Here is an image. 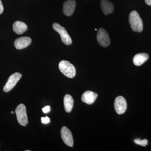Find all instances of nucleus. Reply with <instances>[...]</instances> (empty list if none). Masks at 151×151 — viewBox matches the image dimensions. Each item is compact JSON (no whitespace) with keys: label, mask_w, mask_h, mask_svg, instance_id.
<instances>
[{"label":"nucleus","mask_w":151,"mask_h":151,"mask_svg":"<svg viewBox=\"0 0 151 151\" xmlns=\"http://www.w3.org/2000/svg\"><path fill=\"white\" fill-rule=\"evenodd\" d=\"M129 22L130 26L134 31L138 32L142 31V20L137 11H133L130 13L129 16Z\"/></svg>","instance_id":"obj_1"},{"label":"nucleus","mask_w":151,"mask_h":151,"mask_svg":"<svg viewBox=\"0 0 151 151\" xmlns=\"http://www.w3.org/2000/svg\"><path fill=\"white\" fill-rule=\"evenodd\" d=\"M59 68L62 73L69 78H73L76 75L75 67L66 60H62L59 63Z\"/></svg>","instance_id":"obj_2"},{"label":"nucleus","mask_w":151,"mask_h":151,"mask_svg":"<svg viewBox=\"0 0 151 151\" xmlns=\"http://www.w3.org/2000/svg\"><path fill=\"white\" fill-rule=\"evenodd\" d=\"M17 119L19 124L25 127L28 123L26 108L24 104H21L17 107L15 110Z\"/></svg>","instance_id":"obj_3"},{"label":"nucleus","mask_w":151,"mask_h":151,"mask_svg":"<svg viewBox=\"0 0 151 151\" xmlns=\"http://www.w3.org/2000/svg\"><path fill=\"white\" fill-rule=\"evenodd\" d=\"M52 27L60 36L63 43L66 45H70L72 44V40L65 28L57 23H54L52 24Z\"/></svg>","instance_id":"obj_4"},{"label":"nucleus","mask_w":151,"mask_h":151,"mask_svg":"<svg viewBox=\"0 0 151 151\" xmlns=\"http://www.w3.org/2000/svg\"><path fill=\"white\" fill-rule=\"evenodd\" d=\"M97 39L99 44L103 47H107L111 43V40L108 33L103 28L98 29Z\"/></svg>","instance_id":"obj_5"},{"label":"nucleus","mask_w":151,"mask_h":151,"mask_svg":"<svg viewBox=\"0 0 151 151\" xmlns=\"http://www.w3.org/2000/svg\"><path fill=\"white\" fill-rule=\"evenodd\" d=\"M22 76V74L18 72H16L12 74L9 77L6 85L3 88L4 92H8L13 89L14 87L16 85L17 83L21 78Z\"/></svg>","instance_id":"obj_6"},{"label":"nucleus","mask_w":151,"mask_h":151,"mask_svg":"<svg viewBox=\"0 0 151 151\" xmlns=\"http://www.w3.org/2000/svg\"><path fill=\"white\" fill-rule=\"evenodd\" d=\"M114 107L118 114H124L127 111V101L125 98L121 96L116 97L114 102Z\"/></svg>","instance_id":"obj_7"},{"label":"nucleus","mask_w":151,"mask_h":151,"mask_svg":"<svg viewBox=\"0 0 151 151\" xmlns=\"http://www.w3.org/2000/svg\"><path fill=\"white\" fill-rule=\"evenodd\" d=\"M60 133H61L63 141L65 145L69 147H73V136L70 130L66 127H63L61 129Z\"/></svg>","instance_id":"obj_8"},{"label":"nucleus","mask_w":151,"mask_h":151,"mask_svg":"<svg viewBox=\"0 0 151 151\" xmlns=\"http://www.w3.org/2000/svg\"><path fill=\"white\" fill-rule=\"evenodd\" d=\"M76 6V0H66L63 4V13L67 16L72 15L75 11Z\"/></svg>","instance_id":"obj_9"},{"label":"nucleus","mask_w":151,"mask_h":151,"mask_svg":"<svg viewBox=\"0 0 151 151\" xmlns=\"http://www.w3.org/2000/svg\"><path fill=\"white\" fill-rule=\"evenodd\" d=\"M32 40L30 38L24 37L17 39L15 40L14 44L17 49L21 50L27 47L31 43Z\"/></svg>","instance_id":"obj_10"},{"label":"nucleus","mask_w":151,"mask_h":151,"mask_svg":"<svg viewBox=\"0 0 151 151\" xmlns=\"http://www.w3.org/2000/svg\"><path fill=\"white\" fill-rule=\"evenodd\" d=\"M98 97V94L90 91L84 92L82 94L81 100L82 102L91 105L95 102Z\"/></svg>","instance_id":"obj_11"},{"label":"nucleus","mask_w":151,"mask_h":151,"mask_svg":"<svg viewBox=\"0 0 151 151\" xmlns=\"http://www.w3.org/2000/svg\"><path fill=\"white\" fill-rule=\"evenodd\" d=\"M100 6L105 15L112 13L114 12V6L113 4L108 0H101Z\"/></svg>","instance_id":"obj_12"},{"label":"nucleus","mask_w":151,"mask_h":151,"mask_svg":"<svg viewBox=\"0 0 151 151\" xmlns=\"http://www.w3.org/2000/svg\"><path fill=\"white\" fill-rule=\"evenodd\" d=\"M148 58L149 55L147 53H139L134 56L133 63L135 65L140 66L145 63Z\"/></svg>","instance_id":"obj_13"},{"label":"nucleus","mask_w":151,"mask_h":151,"mask_svg":"<svg viewBox=\"0 0 151 151\" xmlns=\"http://www.w3.org/2000/svg\"><path fill=\"white\" fill-rule=\"evenodd\" d=\"M13 30L17 34L21 35L24 33L27 30V26L24 22L20 21H16L14 23Z\"/></svg>","instance_id":"obj_14"},{"label":"nucleus","mask_w":151,"mask_h":151,"mask_svg":"<svg viewBox=\"0 0 151 151\" xmlns=\"http://www.w3.org/2000/svg\"><path fill=\"white\" fill-rule=\"evenodd\" d=\"M64 108L67 113H70L73 109L74 101L73 97L69 94H66L63 99Z\"/></svg>","instance_id":"obj_15"},{"label":"nucleus","mask_w":151,"mask_h":151,"mask_svg":"<svg viewBox=\"0 0 151 151\" xmlns=\"http://www.w3.org/2000/svg\"><path fill=\"white\" fill-rule=\"evenodd\" d=\"M134 142L137 145H139L143 146V147H145L147 145L148 141L147 139H144L143 140H141L140 139H137L134 140Z\"/></svg>","instance_id":"obj_16"},{"label":"nucleus","mask_w":151,"mask_h":151,"mask_svg":"<svg viewBox=\"0 0 151 151\" xmlns=\"http://www.w3.org/2000/svg\"><path fill=\"white\" fill-rule=\"evenodd\" d=\"M41 122L43 124H48L50 122V119L47 116L45 117H42Z\"/></svg>","instance_id":"obj_17"},{"label":"nucleus","mask_w":151,"mask_h":151,"mask_svg":"<svg viewBox=\"0 0 151 151\" xmlns=\"http://www.w3.org/2000/svg\"><path fill=\"white\" fill-rule=\"evenodd\" d=\"M50 108L49 106H46L44 108H42V110L43 113H48L50 111Z\"/></svg>","instance_id":"obj_18"},{"label":"nucleus","mask_w":151,"mask_h":151,"mask_svg":"<svg viewBox=\"0 0 151 151\" xmlns=\"http://www.w3.org/2000/svg\"><path fill=\"white\" fill-rule=\"evenodd\" d=\"M3 11H4V7H3L1 1L0 0V14L2 13Z\"/></svg>","instance_id":"obj_19"},{"label":"nucleus","mask_w":151,"mask_h":151,"mask_svg":"<svg viewBox=\"0 0 151 151\" xmlns=\"http://www.w3.org/2000/svg\"><path fill=\"white\" fill-rule=\"evenodd\" d=\"M147 4L149 6H151V0H145Z\"/></svg>","instance_id":"obj_20"},{"label":"nucleus","mask_w":151,"mask_h":151,"mask_svg":"<svg viewBox=\"0 0 151 151\" xmlns=\"http://www.w3.org/2000/svg\"><path fill=\"white\" fill-rule=\"evenodd\" d=\"M11 113H12V114H14V111H12V112H11Z\"/></svg>","instance_id":"obj_21"},{"label":"nucleus","mask_w":151,"mask_h":151,"mask_svg":"<svg viewBox=\"0 0 151 151\" xmlns=\"http://www.w3.org/2000/svg\"><path fill=\"white\" fill-rule=\"evenodd\" d=\"M25 151H30V150H26Z\"/></svg>","instance_id":"obj_22"}]
</instances>
